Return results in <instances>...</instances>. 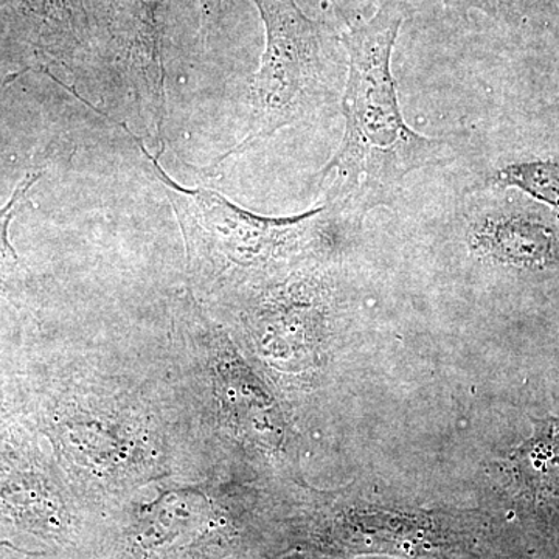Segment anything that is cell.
Returning <instances> with one entry per match:
<instances>
[{"label": "cell", "mask_w": 559, "mask_h": 559, "mask_svg": "<svg viewBox=\"0 0 559 559\" xmlns=\"http://www.w3.org/2000/svg\"><path fill=\"white\" fill-rule=\"evenodd\" d=\"M406 7L384 0L369 21L348 25L341 36L348 55L342 94L344 138L316 180L318 204L345 221L392 204L411 173L451 159V146L412 130L401 112L392 53Z\"/></svg>", "instance_id": "cell-1"}, {"label": "cell", "mask_w": 559, "mask_h": 559, "mask_svg": "<svg viewBox=\"0 0 559 559\" xmlns=\"http://www.w3.org/2000/svg\"><path fill=\"white\" fill-rule=\"evenodd\" d=\"M116 123L131 135L164 187L186 238L191 274L210 290L237 271L266 266L280 257L300 252L320 240L336 221H345L326 204L304 215L270 218L241 209L216 191L187 189L162 167L164 150L154 156L127 124Z\"/></svg>", "instance_id": "cell-2"}, {"label": "cell", "mask_w": 559, "mask_h": 559, "mask_svg": "<svg viewBox=\"0 0 559 559\" xmlns=\"http://www.w3.org/2000/svg\"><path fill=\"white\" fill-rule=\"evenodd\" d=\"M266 31V47L253 76L248 135L205 167L216 175L230 157L275 132L314 119L340 95L341 62L334 35L308 17L294 0H253Z\"/></svg>", "instance_id": "cell-3"}, {"label": "cell", "mask_w": 559, "mask_h": 559, "mask_svg": "<svg viewBox=\"0 0 559 559\" xmlns=\"http://www.w3.org/2000/svg\"><path fill=\"white\" fill-rule=\"evenodd\" d=\"M471 246L511 266L544 270L557 260V235L544 221L520 213H487L469 227Z\"/></svg>", "instance_id": "cell-4"}, {"label": "cell", "mask_w": 559, "mask_h": 559, "mask_svg": "<svg viewBox=\"0 0 559 559\" xmlns=\"http://www.w3.org/2000/svg\"><path fill=\"white\" fill-rule=\"evenodd\" d=\"M513 465L533 498H559V418L535 419L532 437L514 451Z\"/></svg>", "instance_id": "cell-5"}, {"label": "cell", "mask_w": 559, "mask_h": 559, "mask_svg": "<svg viewBox=\"0 0 559 559\" xmlns=\"http://www.w3.org/2000/svg\"><path fill=\"white\" fill-rule=\"evenodd\" d=\"M40 176L43 173H28L17 183L7 204L0 209V296L14 304H21L24 300L31 282H28V272L24 263L10 241L11 221L27 198L28 190L38 182Z\"/></svg>", "instance_id": "cell-6"}, {"label": "cell", "mask_w": 559, "mask_h": 559, "mask_svg": "<svg viewBox=\"0 0 559 559\" xmlns=\"http://www.w3.org/2000/svg\"><path fill=\"white\" fill-rule=\"evenodd\" d=\"M489 180L496 187L520 189L559 213V160L513 162L499 168Z\"/></svg>", "instance_id": "cell-7"}, {"label": "cell", "mask_w": 559, "mask_h": 559, "mask_svg": "<svg viewBox=\"0 0 559 559\" xmlns=\"http://www.w3.org/2000/svg\"><path fill=\"white\" fill-rule=\"evenodd\" d=\"M447 9L455 11L462 16H468L469 11L480 10L484 13L496 14L500 10L509 9L513 0H443Z\"/></svg>", "instance_id": "cell-8"}, {"label": "cell", "mask_w": 559, "mask_h": 559, "mask_svg": "<svg viewBox=\"0 0 559 559\" xmlns=\"http://www.w3.org/2000/svg\"><path fill=\"white\" fill-rule=\"evenodd\" d=\"M202 13V27L210 38L212 32L218 27L231 5V0H200Z\"/></svg>", "instance_id": "cell-9"}, {"label": "cell", "mask_w": 559, "mask_h": 559, "mask_svg": "<svg viewBox=\"0 0 559 559\" xmlns=\"http://www.w3.org/2000/svg\"><path fill=\"white\" fill-rule=\"evenodd\" d=\"M331 5L337 10L342 20L348 25L362 21L367 10L377 3V0H329Z\"/></svg>", "instance_id": "cell-10"}]
</instances>
